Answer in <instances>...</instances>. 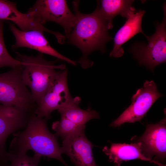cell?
Listing matches in <instances>:
<instances>
[{"label": "cell", "mask_w": 166, "mask_h": 166, "mask_svg": "<svg viewBox=\"0 0 166 166\" xmlns=\"http://www.w3.org/2000/svg\"><path fill=\"white\" fill-rule=\"evenodd\" d=\"M76 21L70 33L65 36L69 42L79 48L83 53L79 62L83 68L91 66L93 62L88 59L93 51L105 50L106 44L112 38L109 35L107 23L95 10L89 14H84L78 10V2L73 3Z\"/></svg>", "instance_id": "1"}, {"label": "cell", "mask_w": 166, "mask_h": 166, "mask_svg": "<svg viewBox=\"0 0 166 166\" xmlns=\"http://www.w3.org/2000/svg\"><path fill=\"white\" fill-rule=\"evenodd\" d=\"M49 118L32 114L24 130L13 134L14 137L10 144V151L27 153L31 150L41 157L56 159L65 166H69L62 158L57 136L48 129Z\"/></svg>", "instance_id": "2"}, {"label": "cell", "mask_w": 166, "mask_h": 166, "mask_svg": "<svg viewBox=\"0 0 166 166\" xmlns=\"http://www.w3.org/2000/svg\"><path fill=\"white\" fill-rule=\"evenodd\" d=\"M15 52L16 59L22 63L23 81L30 89L37 108L59 72L56 70L65 69V65H56V61L46 60L40 53L34 57Z\"/></svg>", "instance_id": "3"}, {"label": "cell", "mask_w": 166, "mask_h": 166, "mask_svg": "<svg viewBox=\"0 0 166 166\" xmlns=\"http://www.w3.org/2000/svg\"><path fill=\"white\" fill-rule=\"evenodd\" d=\"M22 65L0 74V103L35 114L37 105L22 78Z\"/></svg>", "instance_id": "4"}, {"label": "cell", "mask_w": 166, "mask_h": 166, "mask_svg": "<svg viewBox=\"0 0 166 166\" xmlns=\"http://www.w3.org/2000/svg\"><path fill=\"white\" fill-rule=\"evenodd\" d=\"M164 16L160 23H157L155 33L150 36L145 35L147 44L136 43L131 51L140 65L145 66L152 71L166 60V6H163Z\"/></svg>", "instance_id": "5"}, {"label": "cell", "mask_w": 166, "mask_h": 166, "mask_svg": "<svg viewBox=\"0 0 166 166\" xmlns=\"http://www.w3.org/2000/svg\"><path fill=\"white\" fill-rule=\"evenodd\" d=\"M26 13L43 25L48 21L59 24L63 28L65 36L71 32L77 19L64 0H37Z\"/></svg>", "instance_id": "6"}, {"label": "cell", "mask_w": 166, "mask_h": 166, "mask_svg": "<svg viewBox=\"0 0 166 166\" xmlns=\"http://www.w3.org/2000/svg\"><path fill=\"white\" fill-rule=\"evenodd\" d=\"M163 95L157 89L153 81H146L143 86L138 89L131 98L132 104L110 125L115 127L125 123L140 121L155 101Z\"/></svg>", "instance_id": "7"}, {"label": "cell", "mask_w": 166, "mask_h": 166, "mask_svg": "<svg viewBox=\"0 0 166 166\" xmlns=\"http://www.w3.org/2000/svg\"><path fill=\"white\" fill-rule=\"evenodd\" d=\"M67 69L60 71L51 86L37 106L35 114L41 117L50 118L52 112L73 102L69 90Z\"/></svg>", "instance_id": "8"}, {"label": "cell", "mask_w": 166, "mask_h": 166, "mask_svg": "<svg viewBox=\"0 0 166 166\" xmlns=\"http://www.w3.org/2000/svg\"><path fill=\"white\" fill-rule=\"evenodd\" d=\"M30 113L15 107H0V166L8 163L5 144L7 138L16 131L25 129L27 126Z\"/></svg>", "instance_id": "9"}, {"label": "cell", "mask_w": 166, "mask_h": 166, "mask_svg": "<svg viewBox=\"0 0 166 166\" xmlns=\"http://www.w3.org/2000/svg\"><path fill=\"white\" fill-rule=\"evenodd\" d=\"M136 143L146 157L161 163L166 156V119L147 125L144 134Z\"/></svg>", "instance_id": "10"}, {"label": "cell", "mask_w": 166, "mask_h": 166, "mask_svg": "<svg viewBox=\"0 0 166 166\" xmlns=\"http://www.w3.org/2000/svg\"><path fill=\"white\" fill-rule=\"evenodd\" d=\"M9 26L15 39V44L11 46L12 48L26 47L33 49L39 53L52 56L60 60L76 65V61L61 54L50 45L43 35V32L37 30L22 31L18 29L14 24L10 23Z\"/></svg>", "instance_id": "11"}, {"label": "cell", "mask_w": 166, "mask_h": 166, "mask_svg": "<svg viewBox=\"0 0 166 166\" xmlns=\"http://www.w3.org/2000/svg\"><path fill=\"white\" fill-rule=\"evenodd\" d=\"M93 146L84 131L75 136L63 139L60 150L61 154L67 155L75 166H98L92 152Z\"/></svg>", "instance_id": "12"}, {"label": "cell", "mask_w": 166, "mask_h": 166, "mask_svg": "<svg viewBox=\"0 0 166 166\" xmlns=\"http://www.w3.org/2000/svg\"><path fill=\"white\" fill-rule=\"evenodd\" d=\"M0 20L13 22L22 31L37 30L53 33V31L45 27L26 13L18 11L16 4L9 1L0 0Z\"/></svg>", "instance_id": "13"}, {"label": "cell", "mask_w": 166, "mask_h": 166, "mask_svg": "<svg viewBox=\"0 0 166 166\" xmlns=\"http://www.w3.org/2000/svg\"><path fill=\"white\" fill-rule=\"evenodd\" d=\"M145 12L144 10H141L136 11L127 19L117 31L114 38L113 47L110 53V57H121L124 53L122 46L136 34L141 33L145 36L141 26L142 18Z\"/></svg>", "instance_id": "14"}, {"label": "cell", "mask_w": 166, "mask_h": 166, "mask_svg": "<svg viewBox=\"0 0 166 166\" xmlns=\"http://www.w3.org/2000/svg\"><path fill=\"white\" fill-rule=\"evenodd\" d=\"M103 151L108 156L109 161L113 163L115 166H120L123 161L136 159L148 161L158 166H166L163 163L144 156L140 146L136 142L130 144L112 143L109 148L106 146L104 147Z\"/></svg>", "instance_id": "15"}, {"label": "cell", "mask_w": 166, "mask_h": 166, "mask_svg": "<svg viewBox=\"0 0 166 166\" xmlns=\"http://www.w3.org/2000/svg\"><path fill=\"white\" fill-rule=\"evenodd\" d=\"M134 1L102 0L98 2L96 10L108 24L109 29L113 28V18L118 15L128 19L136 10L132 6Z\"/></svg>", "instance_id": "16"}, {"label": "cell", "mask_w": 166, "mask_h": 166, "mask_svg": "<svg viewBox=\"0 0 166 166\" xmlns=\"http://www.w3.org/2000/svg\"><path fill=\"white\" fill-rule=\"evenodd\" d=\"M80 101L79 97H75L73 102L57 109L61 116H63L75 124L81 126H85L89 121L99 118L98 113L88 109L84 110L78 106Z\"/></svg>", "instance_id": "17"}, {"label": "cell", "mask_w": 166, "mask_h": 166, "mask_svg": "<svg viewBox=\"0 0 166 166\" xmlns=\"http://www.w3.org/2000/svg\"><path fill=\"white\" fill-rule=\"evenodd\" d=\"M85 126H81L73 122L66 118L61 116L59 121L54 122L52 128L56 131L54 134L62 139L67 137L75 136L85 131Z\"/></svg>", "instance_id": "18"}, {"label": "cell", "mask_w": 166, "mask_h": 166, "mask_svg": "<svg viewBox=\"0 0 166 166\" xmlns=\"http://www.w3.org/2000/svg\"><path fill=\"white\" fill-rule=\"evenodd\" d=\"M41 158L35 154L30 157L27 153L10 151L7 155L9 164L5 166H38Z\"/></svg>", "instance_id": "19"}, {"label": "cell", "mask_w": 166, "mask_h": 166, "mask_svg": "<svg viewBox=\"0 0 166 166\" xmlns=\"http://www.w3.org/2000/svg\"><path fill=\"white\" fill-rule=\"evenodd\" d=\"M3 21L0 20V68L9 67L13 68L22 65V63L13 57L6 49L3 37Z\"/></svg>", "instance_id": "20"}, {"label": "cell", "mask_w": 166, "mask_h": 166, "mask_svg": "<svg viewBox=\"0 0 166 166\" xmlns=\"http://www.w3.org/2000/svg\"><path fill=\"white\" fill-rule=\"evenodd\" d=\"M1 105H0V107Z\"/></svg>", "instance_id": "21"}]
</instances>
